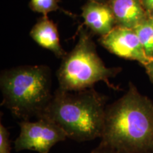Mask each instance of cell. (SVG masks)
I'll list each match as a JSON object with an SVG mask.
<instances>
[{
	"instance_id": "obj_15",
	"label": "cell",
	"mask_w": 153,
	"mask_h": 153,
	"mask_svg": "<svg viewBox=\"0 0 153 153\" xmlns=\"http://www.w3.org/2000/svg\"><path fill=\"white\" fill-rule=\"evenodd\" d=\"M141 2L149 14L153 12V0H141Z\"/></svg>"
},
{
	"instance_id": "obj_6",
	"label": "cell",
	"mask_w": 153,
	"mask_h": 153,
	"mask_svg": "<svg viewBox=\"0 0 153 153\" xmlns=\"http://www.w3.org/2000/svg\"><path fill=\"white\" fill-rule=\"evenodd\" d=\"M99 42L110 53L127 60H135L145 66L151 59L147 56L134 29L116 26Z\"/></svg>"
},
{
	"instance_id": "obj_4",
	"label": "cell",
	"mask_w": 153,
	"mask_h": 153,
	"mask_svg": "<svg viewBox=\"0 0 153 153\" xmlns=\"http://www.w3.org/2000/svg\"><path fill=\"white\" fill-rule=\"evenodd\" d=\"M120 71V68L105 65L97 54L90 36L82 29L75 46L62 58L56 74L60 89L77 91L93 88L99 82H104L109 87L116 89L109 79Z\"/></svg>"
},
{
	"instance_id": "obj_18",
	"label": "cell",
	"mask_w": 153,
	"mask_h": 153,
	"mask_svg": "<svg viewBox=\"0 0 153 153\" xmlns=\"http://www.w3.org/2000/svg\"><path fill=\"white\" fill-rule=\"evenodd\" d=\"M150 16H151V18H152V20H153V12L151 13V14H150Z\"/></svg>"
},
{
	"instance_id": "obj_1",
	"label": "cell",
	"mask_w": 153,
	"mask_h": 153,
	"mask_svg": "<svg viewBox=\"0 0 153 153\" xmlns=\"http://www.w3.org/2000/svg\"><path fill=\"white\" fill-rule=\"evenodd\" d=\"M100 144L120 153L153 151V102L130 83L123 97L107 105Z\"/></svg>"
},
{
	"instance_id": "obj_13",
	"label": "cell",
	"mask_w": 153,
	"mask_h": 153,
	"mask_svg": "<svg viewBox=\"0 0 153 153\" xmlns=\"http://www.w3.org/2000/svg\"><path fill=\"white\" fill-rule=\"evenodd\" d=\"M90 153H120L117 150H114L110 147L99 144L97 148L93 150Z\"/></svg>"
},
{
	"instance_id": "obj_17",
	"label": "cell",
	"mask_w": 153,
	"mask_h": 153,
	"mask_svg": "<svg viewBox=\"0 0 153 153\" xmlns=\"http://www.w3.org/2000/svg\"><path fill=\"white\" fill-rule=\"evenodd\" d=\"M89 1H100V2H105V0H89Z\"/></svg>"
},
{
	"instance_id": "obj_5",
	"label": "cell",
	"mask_w": 153,
	"mask_h": 153,
	"mask_svg": "<svg viewBox=\"0 0 153 153\" xmlns=\"http://www.w3.org/2000/svg\"><path fill=\"white\" fill-rule=\"evenodd\" d=\"M20 133L14 142L15 150H33L38 153H48L57 143L68 138L66 133L45 118L36 121L22 120L19 123Z\"/></svg>"
},
{
	"instance_id": "obj_10",
	"label": "cell",
	"mask_w": 153,
	"mask_h": 153,
	"mask_svg": "<svg viewBox=\"0 0 153 153\" xmlns=\"http://www.w3.org/2000/svg\"><path fill=\"white\" fill-rule=\"evenodd\" d=\"M147 56L153 59V20L149 14L134 28Z\"/></svg>"
},
{
	"instance_id": "obj_14",
	"label": "cell",
	"mask_w": 153,
	"mask_h": 153,
	"mask_svg": "<svg viewBox=\"0 0 153 153\" xmlns=\"http://www.w3.org/2000/svg\"><path fill=\"white\" fill-rule=\"evenodd\" d=\"M143 67L145 69V72L149 76V79L153 83V59Z\"/></svg>"
},
{
	"instance_id": "obj_2",
	"label": "cell",
	"mask_w": 153,
	"mask_h": 153,
	"mask_svg": "<svg viewBox=\"0 0 153 153\" xmlns=\"http://www.w3.org/2000/svg\"><path fill=\"white\" fill-rule=\"evenodd\" d=\"M108 97L93 88L77 91L58 89L38 118H45L60 127L76 142L101 137Z\"/></svg>"
},
{
	"instance_id": "obj_3",
	"label": "cell",
	"mask_w": 153,
	"mask_h": 153,
	"mask_svg": "<svg viewBox=\"0 0 153 153\" xmlns=\"http://www.w3.org/2000/svg\"><path fill=\"white\" fill-rule=\"evenodd\" d=\"M0 87L1 105L22 120L39 117L53 95L51 70L45 65H25L4 70Z\"/></svg>"
},
{
	"instance_id": "obj_11",
	"label": "cell",
	"mask_w": 153,
	"mask_h": 153,
	"mask_svg": "<svg viewBox=\"0 0 153 153\" xmlns=\"http://www.w3.org/2000/svg\"><path fill=\"white\" fill-rule=\"evenodd\" d=\"M60 0H30V7L33 11L47 16L49 13L58 9Z\"/></svg>"
},
{
	"instance_id": "obj_8",
	"label": "cell",
	"mask_w": 153,
	"mask_h": 153,
	"mask_svg": "<svg viewBox=\"0 0 153 153\" xmlns=\"http://www.w3.org/2000/svg\"><path fill=\"white\" fill-rule=\"evenodd\" d=\"M116 26L134 29L149 16L141 0H109Z\"/></svg>"
},
{
	"instance_id": "obj_16",
	"label": "cell",
	"mask_w": 153,
	"mask_h": 153,
	"mask_svg": "<svg viewBox=\"0 0 153 153\" xmlns=\"http://www.w3.org/2000/svg\"><path fill=\"white\" fill-rule=\"evenodd\" d=\"M134 153H153V151H147V152H134Z\"/></svg>"
},
{
	"instance_id": "obj_9",
	"label": "cell",
	"mask_w": 153,
	"mask_h": 153,
	"mask_svg": "<svg viewBox=\"0 0 153 153\" xmlns=\"http://www.w3.org/2000/svg\"><path fill=\"white\" fill-rule=\"evenodd\" d=\"M30 36L40 46L51 51L56 57L63 58L67 54L61 46L56 26L47 16L38 21L30 30Z\"/></svg>"
},
{
	"instance_id": "obj_7",
	"label": "cell",
	"mask_w": 153,
	"mask_h": 153,
	"mask_svg": "<svg viewBox=\"0 0 153 153\" xmlns=\"http://www.w3.org/2000/svg\"><path fill=\"white\" fill-rule=\"evenodd\" d=\"M85 24L94 33L106 35L116 26L114 14L108 3L88 1L82 7Z\"/></svg>"
},
{
	"instance_id": "obj_12",
	"label": "cell",
	"mask_w": 153,
	"mask_h": 153,
	"mask_svg": "<svg viewBox=\"0 0 153 153\" xmlns=\"http://www.w3.org/2000/svg\"><path fill=\"white\" fill-rule=\"evenodd\" d=\"M9 133L4 126L0 124V153H11Z\"/></svg>"
}]
</instances>
